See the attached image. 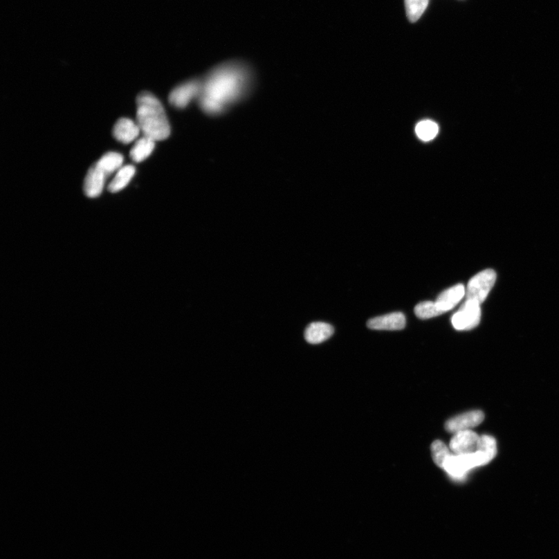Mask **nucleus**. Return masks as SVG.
Wrapping results in <instances>:
<instances>
[{
	"mask_svg": "<svg viewBox=\"0 0 559 559\" xmlns=\"http://www.w3.org/2000/svg\"><path fill=\"white\" fill-rule=\"evenodd\" d=\"M480 437L471 430L457 432L450 442L455 455H469L477 452Z\"/></svg>",
	"mask_w": 559,
	"mask_h": 559,
	"instance_id": "nucleus-8",
	"label": "nucleus"
},
{
	"mask_svg": "<svg viewBox=\"0 0 559 559\" xmlns=\"http://www.w3.org/2000/svg\"><path fill=\"white\" fill-rule=\"evenodd\" d=\"M414 313L421 320H428L442 315L437 309L435 302L430 301L419 303L414 309Z\"/></svg>",
	"mask_w": 559,
	"mask_h": 559,
	"instance_id": "nucleus-20",
	"label": "nucleus"
},
{
	"mask_svg": "<svg viewBox=\"0 0 559 559\" xmlns=\"http://www.w3.org/2000/svg\"><path fill=\"white\" fill-rule=\"evenodd\" d=\"M497 274L493 270L488 269L479 273L470 280L466 289L467 300L482 303L486 300L492 290Z\"/></svg>",
	"mask_w": 559,
	"mask_h": 559,
	"instance_id": "nucleus-4",
	"label": "nucleus"
},
{
	"mask_svg": "<svg viewBox=\"0 0 559 559\" xmlns=\"http://www.w3.org/2000/svg\"><path fill=\"white\" fill-rule=\"evenodd\" d=\"M406 320L402 313H392L373 318L367 322V327L376 330H400L405 327Z\"/></svg>",
	"mask_w": 559,
	"mask_h": 559,
	"instance_id": "nucleus-11",
	"label": "nucleus"
},
{
	"mask_svg": "<svg viewBox=\"0 0 559 559\" xmlns=\"http://www.w3.org/2000/svg\"><path fill=\"white\" fill-rule=\"evenodd\" d=\"M484 414L482 411H470L449 419L446 428L450 433L456 434L457 432L468 430L477 427L484 421Z\"/></svg>",
	"mask_w": 559,
	"mask_h": 559,
	"instance_id": "nucleus-9",
	"label": "nucleus"
},
{
	"mask_svg": "<svg viewBox=\"0 0 559 559\" xmlns=\"http://www.w3.org/2000/svg\"><path fill=\"white\" fill-rule=\"evenodd\" d=\"M248 75L242 67L228 65L214 70L202 84L200 104L206 113L223 111L244 94Z\"/></svg>",
	"mask_w": 559,
	"mask_h": 559,
	"instance_id": "nucleus-1",
	"label": "nucleus"
},
{
	"mask_svg": "<svg viewBox=\"0 0 559 559\" xmlns=\"http://www.w3.org/2000/svg\"><path fill=\"white\" fill-rule=\"evenodd\" d=\"M202 84L199 81H190L177 86L170 93L169 103L176 108L186 107L194 98L200 97Z\"/></svg>",
	"mask_w": 559,
	"mask_h": 559,
	"instance_id": "nucleus-7",
	"label": "nucleus"
},
{
	"mask_svg": "<svg viewBox=\"0 0 559 559\" xmlns=\"http://www.w3.org/2000/svg\"><path fill=\"white\" fill-rule=\"evenodd\" d=\"M431 452L436 465L441 468L448 457L452 455L446 444L441 441H436L432 443Z\"/></svg>",
	"mask_w": 559,
	"mask_h": 559,
	"instance_id": "nucleus-18",
	"label": "nucleus"
},
{
	"mask_svg": "<svg viewBox=\"0 0 559 559\" xmlns=\"http://www.w3.org/2000/svg\"><path fill=\"white\" fill-rule=\"evenodd\" d=\"M334 328L326 322H313L306 328L304 338L311 345H319L331 338Z\"/></svg>",
	"mask_w": 559,
	"mask_h": 559,
	"instance_id": "nucleus-13",
	"label": "nucleus"
},
{
	"mask_svg": "<svg viewBox=\"0 0 559 559\" xmlns=\"http://www.w3.org/2000/svg\"><path fill=\"white\" fill-rule=\"evenodd\" d=\"M406 15L412 23L416 22L428 5V0H405Z\"/></svg>",
	"mask_w": 559,
	"mask_h": 559,
	"instance_id": "nucleus-17",
	"label": "nucleus"
},
{
	"mask_svg": "<svg viewBox=\"0 0 559 559\" xmlns=\"http://www.w3.org/2000/svg\"><path fill=\"white\" fill-rule=\"evenodd\" d=\"M416 135L423 141L428 142L434 139L438 133V126L431 120H423L419 122L416 128Z\"/></svg>",
	"mask_w": 559,
	"mask_h": 559,
	"instance_id": "nucleus-19",
	"label": "nucleus"
},
{
	"mask_svg": "<svg viewBox=\"0 0 559 559\" xmlns=\"http://www.w3.org/2000/svg\"><path fill=\"white\" fill-rule=\"evenodd\" d=\"M124 158L118 152H108L92 165L85 177L84 190L91 199L98 198L102 193L105 182L113 172L122 168Z\"/></svg>",
	"mask_w": 559,
	"mask_h": 559,
	"instance_id": "nucleus-3",
	"label": "nucleus"
},
{
	"mask_svg": "<svg viewBox=\"0 0 559 559\" xmlns=\"http://www.w3.org/2000/svg\"><path fill=\"white\" fill-rule=\"evenodd\" d=\"M485 466L480 455L476 452L469 455L452 454L444 463L443 469L453 478L461 479L475 467Z\"/></svg>",
	"mask_w": 559,
	"mask_h": 559,
	"instance_id": "nucleus-5",
	"label": "nucleus"
},
{
	"mask_svg": "<svg viewBox=\"0 0 559 559\" xmlns=\"http://www.w3.org/2000/svg\"><path fill=\"white\" fill-rule=\"evenodd\" d=\"M466 294L463 284H457L441 292L435 302L441 314L454 309Z\"/></svg>",
	"mask_w": 559,
	"mask_h": 559,
	"instance_id": "nucleus-10",
	"label": "nucleus"
},
{
	"mask_svg": "<svg viewBox=\"0 0 559 559\" xmlns=\"http://www.w3.org/2000/svg\"><path fill=\"white\" fill-rule=\"evenodd\" d=\"M481 320L480 303L467 300L452 318L454 328L459 331L473 329L477 327Z\"/></svg>",
	"mask_w": 559,
	"mask_h": 559,
	"instance_id": "nucleus-6",
	"label": "nucleus"
},
{
	"mask_svg": "<svg viewBox=\"0 0 559 559\" xmlns=\"http://www.w3.org/2000/svg\"><path fill=\"white\" fill-rule=\"evenodd\" d=\"M155 143L154 139L146 136L138 139L130 152L131 160L136 163L146 160L154 150Z\"/></svg>",
	"mask_w": 559,
	"mask_h": 559,
	"instance_id": "nucleus-14",
	"label": "nucleus"
},
{
	"mask_svg": "<svg viewBox=\"0 0 559 559\" xmlns=\"http://www.w3.org/2000/svg\"><path fill=\"white\" fill-rule=\"evenodd\" d=\"M137 124L144 136L163 141L170 135V126L163 104L154 94L143 91L137 97Z\"/></svg>",
	"mask_w": 559,
	"mask_h": 559,
	"instance_id": "nucleus-2",
	"label": "nucleus"
},
{
	"mask_svg": "<svg viewBox=\"0 0 559 559\" xmlns=\"http://www.w3.org/2000/svg\"><path fill=\"white\" fill-rule=\"evenodd\" d=\"M140 128L133 120L122 118L118 120L113 129V136L123 144H129L138 136Z\"/></svg>",
	"mask_w": 559,
	"mask_h": 559,
	"instance_id": "nucleus-12",
	"label": "nucleus"
},
{
	"mask_svg": "<svg viewBox=\"0 0 559 559\" xmlns=\"http://www.w3.org/2000/svg\"><path fill=\"white\" fill-rule=\"evenodd\" d=\"M478 452L484 457L486 464L491 462L497 455V442L493 437L487 435L480 437Z\"/></svg>",
	"mask_w": 559,
	"mask_h": 559,
	"instance_id": "nucleus-16",
	"label": "nucleus"
},
{
	"mask_svg": "<svg viewBox=\"0 0 559 559\" xmlns=\"http://www.w3.org/2000/svg\"><path fill=\"white\" fill-rule=\"evenodd\" d=\"M135 174L136 168L131 165L120 168L116 176L108 185V190L111 193L120 192L128 185Z\"/></svg>",
	"mask_w": 559,
	"mask_h": 559,
	"instance_id": "nucleus-15",
	"label": "nucleus"
}]
</instances>
